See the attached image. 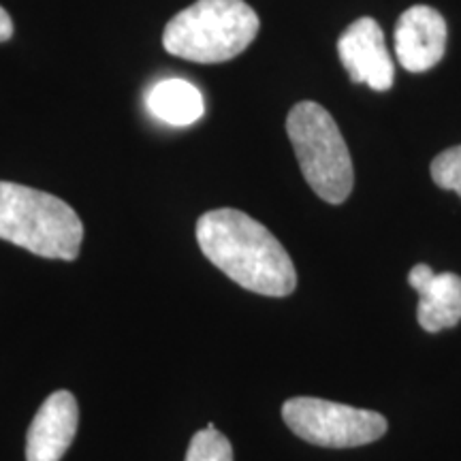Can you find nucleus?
<instances>
[{
    "label": "nucleus",
    "mask_w": 461,
    "mask_h": 461,
    "mask_svg": "<svg viewBox=\"0 0 461 461\" xmlns=\"http://www.w3.org/2000/svg\"><path fill=\"white\" fill-rule=\"evenodd\" d=\"M203 255L246 291L286 297L295 291L297 272L285 246L261 222L233 207L205 212L197 221Z\"/></svg>",
    "instance_id": "nucleus-1"
},
{
    "label": "nucleus",
    "mask_w": 461,
    "mask_h": 461,
    "mask_svg": "<svg viewBox=\"0 0 461 461\" xmlns=\"http://www.w3.org/2000/svg\"><path fill=\"white\" fill-rule=\"evenodd\" d=\"M0 240L37 257L75 261L84 241V224L62 199L43 190L0 182Z\"/></svg>",
    "instance_id": "nucleus-2"
},
{
    "label": "nucleus",
    "mask_w": 461,
    "mask_h": 461,
    "mask_svg": "<svg viewBox=\"0 0 461 461\" xmlns=\"http://www.w3.org/2000/svg\"><path fill=\"white\" fill-rule=\"evenodd\" d=\"M258 15L244 0H197L171 17L163 45L171 56L199 65L233 60L257 39Z\"/></svg>",
    "instance_id": "nucleus-3"
},
{
    "label": "nucleus",
    "mask_w": 461,
    "mask_h": 461,
    "mask_svg": "<svg viewBox=\"0 0 461 461\" xmlns=\"http://www.w3.org/2000/svg\"><path fill=\"white\" fill-rule=\"evenodd\" d=\"M286 132L310 188L327 203H344L353 193L355 171L331 113L314 101L297 103L288 112Z\"/></svg>",
    "instance_id": "nucleus-4"
},
{
    "label": "nucleus",
    "mask_w": 461,
    "mask_h": 461,
    "mask_svg": "<svg viewBox=\"0 0 461 461\" xmlns=\"http://www.w3.org/2000/svg\"><path fill=\"white\" fill-rule=\"evenodd\" d=\"M282 419L302 440L327 448L370 445L387 434L389 428L383 414L319 397H293L285 402Z\"/></svg>",
    "instance_id": "nucleus-5"
},
{
    "label": "nucleus",
    "mask_w": 461,
    "mask_h": 461,
    "mask_svg": "<svg viewBox=\"0 0 461 461\" xmlns=\"http://www.w3.org/2000/svg\"><path fill=\"white\" fill-rule=\"evenodd\" d=\"M338 56L355 84H367L376 92L393 86V60L384 43L383 28L372 17H361L346 28L338 41Z\"/></svg>",
    "instance_id": "nucleus-6"
},
{
    "label": "nucleus",
    "mask_w": 461,
    "mask_h": 461,
    "mask_svg": "<svg viewBox=\"0 0 461 461\" xmlns=\"http://www.w3.org/2000/svg\"><path fill=\"white\" fill-rule=\"evenodd\" d=\"M447 50V22L428 5H414L395 26V56L411 73H423L442 60Z\"/></svg>",
    "instance_id": "nucleus-7"
},
{
    "label": "nucleus",
    "mask_w": 461,
    "mask_h": 461,
    "mask_svg": "<svg viewBox=\"0 0 461 461\" xmlns=\"http://www.w3.org/2000/svg\"><path fill=\"white\" fill-rule=\"evenodd\" d=\"M79 425V408L71 391H56L34 414L26 436V461H60Z\"/></svg>",
    "instance_id": "nucleus-8"
},
{
    "label": "nucleus",
    "mask_w": 461,
    "mask_h": 461,
    "mask_svg": "<svg viewBox=\"0 0 461 461\" xmlns=\"http://www.w3.org/2000/svg\"><path fill=\"white\" fill-rule=\"evenodd\" d=\"M408 282L419 293L417 319L428 333L451 330L461 321V278L457 274H436L429 265H414Z\"/></svg>",
    "instance_id": "nucleus-9"
},
{
    "label": "nucleus",
    "mask_w": 461,
    "mask_h": 461,
    "mask_svg": "<svg viewBox=\"0 0 461 461\" xmlns=\"http://www.w3.org/2000/svg\"><path fill=\"white\" fill-rule=\"evenodd\" d=\"M148 109L171 126H190L201 120L205 107L199 88L186 79H165L148 92Z\"/></svg>",
    "instance_id": "nucleus-10"
},
{
    "label": "nucleus",
    "mask_w": 461,
    "mask_h": 461,
    "mask_svg": "<svg viewBox=\"0 0 461 461\" xmlns=\"http://www.w3.org/2000/svg\"><path fill=\"white\" fill-rule=\"evenodd\" d=\"M184 461H233V447L214 423H207L205 429L193 436Z\"/></svg>",
    "instance_id": "nucleus-11"
},
{
    "label": "nucleus",
    "mask_w": 461,
    "mask_h": 461,
    "mask_svg": "<svg viewBox=\"0 0 461 461\" xmlns=\"http://www.w3.org/2000/svg\"><path fill=\"white\" fill-rule=\"evenodd\" d=\"M431 180L461 197V146L448 148L431 160Z\"/></svg>",
    "instance_id": "nucleus-12"
},
{
    "label": "nucleus",
    "mask_w": 461,
    "mask_h": 461,
    "mask_svg": "<svg viewBox=\"0 0 461 461\" xmlns=\"http://www.w3.org/2000/svg\"><path fill=\"white\" fill-rule=\"evenodd\" d=\"M14 37V22H11V15L0 7V43L9 41Z\"/></svg>",
    "instance_id": "nucleus-13"
}]
</instances>
